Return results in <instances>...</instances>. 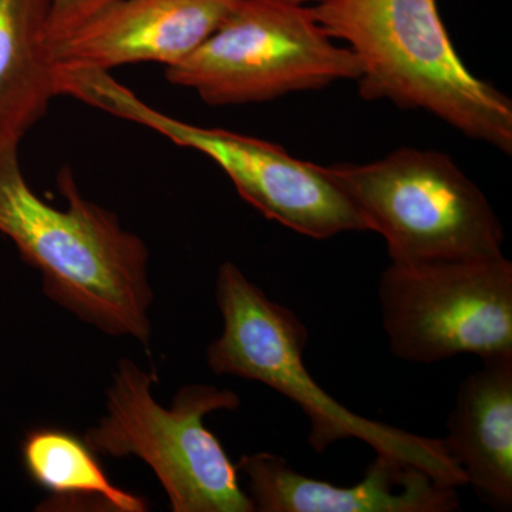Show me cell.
<instances>
[{"instance_id":"obj_1","label":"cell","mask_w":512,"mask_h":512,"mask_svg":"<svg viewBox=\"0 0 512 512\" xmlns=\"http://www.w3.org/2000/svg\"><path fill=\"white\" fill-rule=\"evenodd\" d=\"M59 191L64 210L33 192L19 154L0 157V232L39 269L52 301L111 336L147 345L153 291L146 245L113 212L86 200L69 170L59 175Z\"/></svg>"},{"instance_id":"obj_2","label":"cell","mask_w":512,"mask_h":512,"mask_svg":"<svg viewBox=\"0 0 512 512\" xmlns=\"http://www.w3.org/2000/svg\"><path fill=\"white\" fill-rule=\"evenodd\" d=\"M311 9L323 29L355 55L363 99L426 111L510 156V97L458 56L439 0H323Z\"/></svg>"},{"instance_id":"obj_3","label":"cell","mask_w":512,"mask_h":512,"mask_svg":"<svg viewBox=\"0 0 512 512\" xmlns=\"http://www.w3.org/2000/svg\"><path fill=\"white\" fill-rule=\"evenodd\" d=\"M217 303L224 330L208 346V366L217 375L255 380L288 397L308 417L313 451L325 453L338 441L356 439L376 454L423 468L441 483L457 488L467 485L464 471L447 453L443 439L366 419L323 390L303 362L308 329L302 320L271 301L232 262L218 271Z\"/></svg>"},{"instance_id":"obj_4","label":"cell","mask_w":512,"mask_h":512,"mask_svg":"<svg viewBox=\"0 0 512 512\" xmlns=\"http://www.w3.org/2000/svg\"><path fill=\"white\" fill-rule=\"evenodd\" d=\"M386 241L396 264L503 256L504 229L476 183L447 154L403 147L382 160L325 167Z\"/></svg>"},{"instance_id":"obj_5","label":"cell","mask_w":512,"mask_h":512,"mask_svg":"<svg viewBox=\"0 0 512 512\" xmlns=\"http://www.w3.org/2000/svg\"><path fill=\"white\" fill-rule=\"evenodd\" d=\"M60 94L157 131L214 161L239 195L268 220L313 239L370 231L362 212L323 165L298 160L259 138L194 126L148 106L109 72H63Z\"/></svg>"},{"instance_id":"obj_6","label":"cell","mask_w":512,"mask_h":512,"mask_svg":"<svg viewBox=\"0 0 512 512\" xmlns=\"http://www.w3.org/2000/svg\"><path fill=\"white\" fill-rule=\"evenodd\" d=\"M156 382V375L121 360L107 392V414L87 431V444L97 454L146 461L174 512H254L237 466L204 424L207 414L238 409L237 394L191 384L164 409L151 393Z\"/></svg>"},{"instance_id":"obj_7","label":"cell","mask_w":512,"mask_h":512,"mask_svg":"<svg viewBox=\"0 0 512 512\" xmlns=\"http://www.w3.org/2000/svg\"><path fill=\"white\" fill-rule=\"evenodd\" d=\"M309 6L239 0L183 62L165 67L174 86L214 107L264 103L359 79L348 47L336 46Z\"/></svg>"},{"instance_id":"obj_8","label":"cell","mask_w":512,"mask_h":512,"mask_svg":"<svg viewBox=\"0 0 512 512\" xmlns=\"http://www.w3.org/2000/svg\"><path fill=\"white\" fill-rule=\"evenodd\" d=\"M384 332L394 356L431 365L457 355L512 356V264H396L379 282Z\"/></svg>"},{"instance_id":"obj_9","label":"cell","mask_w":512,"mask_h":512,"mask_svg":"<svg viewBox=\"0 0 512 512\" xmlns=\"http://www.w3.org/2000/svg\"><path fill=\"white\" fill-rule=\"evenodd\" d=\"M239 0H119L50 49L55 70L109 72L134 63L183 62Z\"/></svg>"},{"instance_id":"obj_10","label":"cell","mask_w":512,"mask_h":512,"mask_svg":"<svg viewBox=\"0 0 512 512\" xmlns=\"http://www.w3.org/2000/svg\"><path fill=\"white\" fill-rule=\"evenodd\" d=\"M249 497L261 512H453L460 508L457 487L441 483L423 468L376 454L362 481L339 487L303 476L271 453L241 457Z\"/></svg>"},{"instance_id":"obj_11","label":"cell","mask_w":512,"mask_h":512,"mask_svg":"<svg viewBox=\"0 0 512 512\" xmlns=\"http://www.w3.org/2000/svg\"><path fill=\"white\" fill-rule=\"evenodd\" d=\"M443 443L484 501L511 510L512 356L483 360L460 383Z\"/></svg>"},{"instance_id":"obj_12","label":"cell","mask_w":512,"mask_h":512,"mask_svg":"<svg viewBox=\"0 0 512 512\" xmlns=\"http://www.w3.org/2000/svg\"><path fill=\"white\" fill-rule=\"evenodd\" d=\"M53 0H0V157L19 154L57 96L47 26Z\"/></svg>"},{"instance_id":"obj_13","label":"cell","mask_w":512,"mask_h":512,"mask_svg":"<svg viewBox=\"0 0 512 512\" xmlns=\"http://www.w3.org/2000/svg\"><path fill=\"white\" fill-rule=\"evenodd\" d=\"M96 454L86 440L59 427H37L22 441L26 473L52 495L46 510L94 507L103 511H147L143 497L111 483Z\"/></svg>"},{"instance_id":"obj_14","label":"cell","mask_w":512,"mask_h":512,"mask_svg":"<svg viewBox=\"0 0 512 512\" xmlns=\"http://www.w3.org/2000/svg\"><path fill=\"white\" fill-rule=\"evenodd\" d=\"M116 2L119 0H53L47 26L50 49L87 19Z\"/></svg>"},{"instance_id":"obj_15","label":"cell","mask_w":512,"mask_h":512,"mask_svg":"<svg viewBox=\"0 0 512 512\" xmlns=\"http://www.w3.org/2000/svg\"><path fill=\"white\" fill-rule=\"evenodd\" d=\"M281 2L292 3V5L299 6H309V8H312V6L318 5V3L323 2V0H281Z\"/></svg>"}]
</instances>
